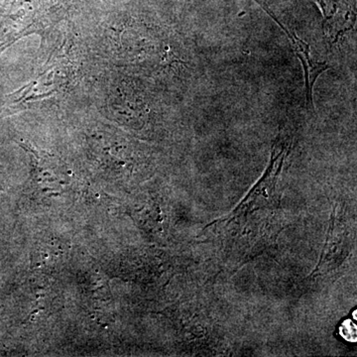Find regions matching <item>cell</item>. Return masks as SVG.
I'll list each match as a JSON object with an SVG mask.
<instances>
[{"label": "cell", "mask_w": 357, "mask_h": 357, "mask_svg": "<svg viewBox=\"0 0 357 357\" xmlns=\"http://www.w3.org/2000/svg\"><path fill=\"white\" fill-rule=\"evenodd\" d=\"M187 1L190 2L191 1V0H187ZM255 1L256 2V3L259 4L260 6H261L262 4L264 3V1H263V0H255Z\"/></svg>", "instance_id": "5b68a950"}, {"label": "cell", "mask_w": 357, "mask_h": 357, "mask_svg": "<svg viewBox=\"0 0 357 357\" xmlns=\"http://www.w3.org/2000/svg\"><path fill=\"white\" fill-rule=\"evenodd\" d=\"M269 16L285 33L289 41H290L291 46H292L293 51L295 52L296 56H297L301 64H302L305 75V84H306L307 107L310 112H314V84H316L319 77L324 72H326V70H328L330 66L314 57L309 44L303 41L299 36H297L295 32H293L290 28H288L284 23H282L273 13L270 14Z\"/></svg>", "instance_id": "7a4b0ae2"}, {"label": "cell", "mask_w": 357, "mask_h": 357, "mask_svg": "<svg viewBox=\"0 0 357 357\" xmlns=\"http://www.w3.org/2000/svg\"><path fill=\"white\" fill-rule=\"evenodd\" d=\"M324 16V28L331 38L349 31L356 22V13L347 0H314Z\"/></svg>", "instance_id": "277c9868"}, {"label": "cell", "mask_w": 357, "mask_h": 357, "mask_svg": "<svg viewBox=\"0 0 357 357\" xmlns=\"http://www.w3.org/2000/svg\"><path fill=\"white\" fill-rule=\"evenodd\" d=\"M31 157L32 175L34 182L42 189L57 191L59 188L67 185V172L63 162L57 157L46 152L28 149Z\"/></svg>", "instance_id": "3957f363"}, {"label": "cell", "mask_w": 357, "mask_h": 357, "mask_svg": "<svg viewBox=\"0 0 357 357\" xmlns=\"http://www.w3.org/2000/svg\"><path fill=\"white\" fill-rule=\"evenodd\" d=\"M70 4V0H13L9 15L24 25L23 35H26L64 13Z\"/></svg>", "instance_id": "6da1fadb"}]
</instances>
